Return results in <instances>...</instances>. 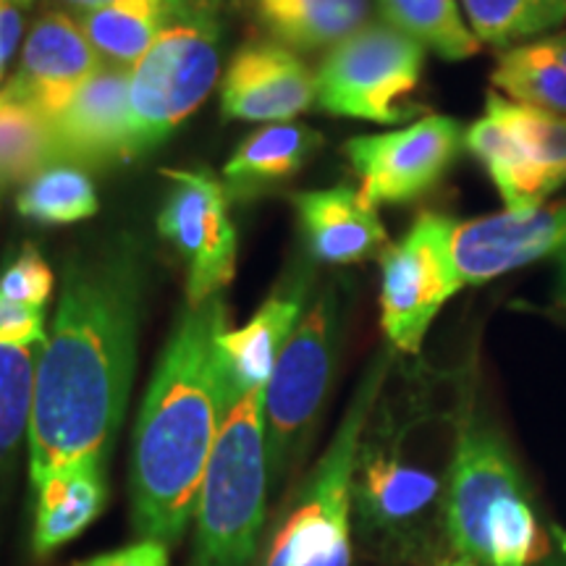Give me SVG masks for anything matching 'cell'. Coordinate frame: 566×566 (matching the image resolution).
<instances>
[{
    "label": "cell",
    "instance_id": "cell-1",
    "mask_svg": "<svg viewBox=\"0 0 566 566\" xmlns=\"http://www.w3.org/2000/svg\"><path fill=\"white\" fill-rule=\"evenodd\" d=\"M145 268L134 244L76 254L42 346L30 424V488L69 464L108 467L137 367Z\"/></svg>",
    "mask_w": 566,
    "mask_h": 566
},
{
    "label": "cell",
    "instance_id": "cell-2",
    "mask_svg": "<svg viewBox=\"0 0 566 566\" xmlns=\"http://www.w3.org/2000/svg\"><path fill=\"white\" fill-rule=\"evenodd\" d=\"M229 325L223 296L187 304L142 399L134 428L129 501L137 541L174 548L195 522L226 407L216 336Z\"/></svg>",
    "mask_w": 566,
    "mask_h": 566
},
{
    "label": "cell",
    "instance_id": "cell-3",
    "mask_svg": "<svg viewBox=\"0 0 566 566\" xmlns=\"http://www.w3.org/2000/svg\"><path fill=\"white\" fill-rule=\"evenodd\" d=\"M441 520L457 556L478 566H535L548 556L516 459L495 430L467 420L446 475Z\"/></svg>",
    "mask_w": 566,
    "mask_h": 566
},
{
    "label": "cell",
    "instance_id": "cell-4",
    "mask_svg": "<svg viewBox=\"0 0 566 566\" xmlns=\"http://www.w3.org/2000/svg\"><path fill=\"white\" fill-rule=\"evenodd\" d=\"M388 370L391 352L378 354L365 370L328 449L289 501L263 566H352L354 475Z\"/></svg>",
    "mask_w": 566,
    "mask_h": 566
},
{
    "label": "cell",
    "instance_id": "cell-5",
    "mask_svg": "<svg viewBox=\"0 0 566 566\" xmlns=\"http://www.w3.org/2000/svg\"><path fill=\"white\" fill-rule=\"evenodd\" d=\"M263 405L258 388L226 415L197 499L192 566L254 564L273 485Z\"/></svg>",
    "mask_w": 566,
    "mask_h": 566
},
{
    "label": "cell",
    "instance_id": "cell-6",
    "mask_svg": "<svg viewBox=\"0 0 566 566\" xmlns=\"http://www.w3.org/2000/svg\"><path fill=\"white\" fill-rule=\"evenodd\" d=\"M221 21L202 0L153 42L132 66L129 160L171 137L205 103L221 74Z\"/></svg>",
    "mask_w": 566,
    "mask_h": 566
},
{
    "label": "cell",
    "instance_id": "cell-7",
    "mask_svg": "<svg viewBox=\"0 0 566 566\" xmlns=\"http://www.w3.org/2000/svg\"><path fill=\"white\" fill-rule=\"evenodd\" d=\"M338 336V296L334 289H323L304 310L265 386L263 417L273 485L281 483L300 454L304 438L321 420L336 373Z\"/></svg>",
    "mask_w": 566,
    "mask_h": 566
},
{
    "label": "cell",
    "instance_id": "cell-8",
    "mask_svg": "<svg viewBox=\"0 0 566 566\" xmlns=\"http://www.w3.org/2000/svg\"><path fill=\"white\" fill-rule=\"evenodd\" d=\"M422 66L424 45L386 21H367L325 53L315 74L317 105L359 122H405L415 108L401 101L417 90Z\"/></svg>",
    "mask_w": 566,
    "mask_h": 566
},
{
    "label": "cell",
    "instance_id": "cell-9",
    "mask_svg": "<svg viewBox=\"0 0 566 566\" xmlns=\"http://www.w3.org/2000/svg\"><path fill=\"white\" fill-rule=\"evenodd\" d=\"M454 223L441 212H420L405 239L380 252V325L396 352H420L443 304L464 289L451 258Z\"/></svg>",
    "mask_w": 566,
    "mask_h": 566
},
{
    "label": "cell",
    "instance_id": "cell-10",
    "mask_svg": "<svg viewBox=\"0 0 566 566\" xmlns=\"http://www.w3.org/2000/svg\"><path fill=\"white\" fill-rule=\"evenodd\" d=\"M171 189L158 216V231L187 265V304L221 296L237 273V229L223 184L208 171H163Z\"/></svg>",
    "mask_w": 566,
    "mask_h": 566
},
{
    "label": "cell",
    "instance_id": "cell-11",
    "mask_svg": "<svg viewBox=\"0 0 566 566\" xmlns=\"http://www.w3.org/2000/svg\"><path fill=\"white\" fill-rule=\"evenodd\" d=\"M462 126L451 116H424L407 129L365 134L346 142L344 153L373 208L401 205L433 189L462 147Z\"/></svg>",
    "mask_w": 566,
    "mask_h": 566
},
{
    "label": "cell",
    "instance_id": "cell-12",
    "mask_svg": "<svg viewBox=\"0 0 566 566\" xmlns=\"http://www.w3.org/2000/svg\"><path fill=\"white\" fill-rule=\"evenodd\" d=\"M566 247V202L454 223L451 258L462 286L488 283Z\"/></svg>",
    "mask_w": 566,
    "mask_h": 566
},
{
    "label": "cell",
    "instance_id": "cell-13",
    "mask_svg": "<svg viewBox=\"0 0 566 566\" xmlns=\"http://www.w3.org/2000/svg\"><path fill=\"white\" fill-rule=\"evenodd\" d=\"M313 103H317L315 74L281 42H247L226 66L221 111L229 122L286 124Z\"/></svg>",
    "mask_w": 566,
    "mask_h": 566
},
{
    "label": "cell",
    "instance_id": "cell-14",
    "mask_svg": "<svg viewBox=\"0 0 566 566\" xmlns=\"http://www.w3.org/2000/svg\"><path fill=\"white\" fill-rule=\"evenodd\" d=\"M307 292L310 273L296 271L273 289L242 328L226 325L216 336V365L226 407L231 409L242 396L268 386L289 338L302 321Z\"/></svg>",
    "mask_w": 566,
    "mask_h": 566
},
{
    "label": "cell",
    "instance_id": "cell-15",
    "mask_svg": "<svg viewBox=\"0 0 566 566\" xmlns=\"http://www.w3.org/2000/svg\"><path fill=\"white\" fill-rule=\"evenodd\" d=\"M103 63L80 19L66 9H51L27 32L11 82L53 126Z\"/></svg>",
    "mask_w": 566,
    "mask_h": 566
},
{
    "label": "cell",
    "instance_id": "cell-16",
    "mask_svg": "<svg viewBox=\"0 0 566 566\" xmlns=\"http://www.w3.org/2000/svg\"><path fill=\"white\" fill-rule=\"evenodd\" d=\"M441 499L443 485L433 472L409 464L396 446L365 436L354 475V509L365 530L386 541H405L441 506Z\"/></svg>",
    "mask_w": 566,
    "mask_h": 566
},
{
    "label": "cell",
    "instance_id": "cell-17",
    "mask_svg": "<svg viewBox=\"0 0 566 566\" xmlns=\"http://www.w3.org/2000/svg\"><path fill=\"white\" fill-rule=\"evenodd\" d=\"M132 69L103 63L53 124V166L97 168L129 160Z\"/></svg>",
    "mask_w": 566,
    "mask_h": 566
},
{
    "label": "cell",
    "instance_id": "cell-18",
    "mask_svg": "<svg viewBox=\"0 0 566 566\" xmlns=\"http://www.w3.org/2000/svg\"><path fill=\"white\" fill-rule=\"evenodd\" d=\"M310 252L331 265H354L384 252L388 237L373 205L349 187L294 197Z\"/></svg>",
    "mask_w": 566,
    "mask_h": 566
},
{
    "label": "cell",
    "instance_id": "cell-19",
    "mask_svg": "<svg viewBox=\"0 0 566 566\" xmlns=\"http://www.w3.org/2000/svg\"><path fill=\"white\" fill-rule=\"evenodd\" d=\"M32 546L40 556L53 554L80 537L108 501V467L95 462L61 467L32 485Z\"/></svg>",
    "mask_w": 566,
    "mask_h": 566
},
{
    "label": "cell",
    "instance_id": "cell-20",
    "mask_svg": "<svg viewBox=\"0 0 566 566\" xmlns=\"http://www.w3.org/2000/svg\"><path fill=\"white\" fill-rule=\"evenodd\" d=\"M202 0H113L103 9L74 13L97 55L132 69L176 19Z\"/></svg>",
    "mask_w": 566,
    "mask_h": 566
},
{
    "label": "cell",
    "instance_id": "cell-21",
    "mask_svg": "<svg viewBox=\"0 0 566 566\" xmlns=\"http://www.w3.org/2000/svg\"><path fill=\"white\" fill-rule=\"evenodd\" d=\"M254 19L292 51H325L370 21V0H252Z\"/></svg>",
    "mask_w": 566,
    "mask_h": 566
},
{
    "label": "cell",
    "instance_id": "cell-22",
    "mask_svg": "<svg viewBox=\"0 0 566 566\" xmlns=\"http://www.w3.org/2000/svg\"><path fill=\"white\" fill-rule=\"evenodd\" d=\"M321 142V132L304 124H268L250 134L226 163V187L233 195H254L271 184L292 179L313 158Z\"/></svg>",
    "mask_w": 566,
    "mask_h": 566
},
{
    "label": "cell",
    "instance_id": "cell-23",
    "mask_svg": "<svg viewBox=\"0 0 566 566\" xmlns=\"http://www.w3.org/2000/svg\"><path fill=\"white\" fill-rule=\"evenodd\" d=\"M464 145L483 163L495 189L504 197L506 210H527L543 205L541 184L530 166L525 145L499 108V95L491 92L485 101V116L478 118L464 134Z\"/></svg>",
    "mask_w": 566,
    "mask_h": 566
},
{
    "label": "cell",
    "instance_id": "cell-24",
    "mask_svg": "<svg viewBox=\"0 0 566 566\" xmlns=\"http://www.w3.org/2000/svg\"><path fill=\"white\" fill-rule=\"evenodd\" d=\"M53 166V126L11 80L0 87V195Z\"/></svg>",
    "mask_w": 566,
    "mask_h": 566
},
{
    "label": "cell",
    "instance_id": "cell-25",
    "mask_svg": "<svg viewBox=\"0 0 566 566\" xmlns=\"http://www.w3.org/2000/svg\"><path fill=\"white\" fill-rule=\"evenodd\" d=\"M42 346L45 344H0V504L13 475L21 443L30 441Z\"/></svg>",
    "mask_w": 566,
    "mask_h": 566
},
{
    "label": "cell",
    "instance_id": "cell-26",
    "mask_svg": "<svg viewBox=\"0 0 566 566\" xmlns=\"http://www.w3.org/2000/svg\"><path fill=\"white\" fill-rule=\"evenodd\" d=\"M491 80L516 105L566 116V66L546 40L501 53Z\"/></svg>",
    "mask_w": 566,
    "mask_h": 566
},
{
    "label": "cell",
    "instance_id": "cell-27",
    "mask_svg": "<svg viewBox=\"0 0 566 566\" xmlns=\"http://www.w3.org/2000/svg\"><path fill=\"white\" fill-rule=\"evenodd\" d=\"M380 17L446 61L472 59L480 42L470 32L457 0H378Z\"/></svg>",
    "mask_w": 566,
    "mask_h": 566
},
{
    "label": "cell",
    "instance_id": "cell-28",
    "mask_svg": "<svg viewBox=\"0 0 566 566\" xmlns=\"http://www.w3.org/2000/svg\"><path fill=\"white\" fill-rule=\"evenodd\" d=\"M462 11L480 45L516 48L558 30L566 21V0H462Z\"/></svg>",
    "mask_w": 566,
    "mask_h": 566
},
{
    "label": "cell",
    "instance_id": "cell-29",
    "mask_svg": "<svg viewBox=\"0 0 566 566\" xmlns=\"http://www.w3.org/2000/svg\"><path fill=\"white\" fill-rule=\"evenodd\" d=\"M17 210L42 226H69L101 210L97 192L82 168L51 166L24 184Z\"/></svg>",
    "mask_w": 566,
    "mask_h": 566
},
{
    "label": "cell",
    "instance_id": "cell-30",
    "mask_svg": "<svg viewBox=\"0 0 566 566\" xmlns=\"http://www.w3.org/2000/svg\"><path fill=\"white\" fill-rule=\"evenodd\" d=\"M499 108L520 134L543 197L554 195L566 181V116L516 105L501 95Z\"/></svg>",
    "mask_w": 566,
    "mask_h": 566
},
{
    "label": "cell",
    "instance_id": "cell-31",
    "mask_svg": "<svg viewBox=\"0 0 566 566\" xmlns=\"http://www.w3.org/2000/svg\"><path fill=\"white\" fill-rule=\"evenodd\" d=\"M55 286L53 268L34 244H24L17 258L0 273V294L13 302L45 307Z\"/></svg>",
    "mask_w": 566,
    "mask_h": 566
},
{
    "label": "cell",
    "instance_id": "cell-32",
    "mask_svg": "<svg viewBox=\"0 0 566 566\" xmlns=\"http://www.w3.org/2000/svg\"><path fill=\"white\" fill-rule=\"evenodd\" d=\"M45 313L42 307L13 302L0 294V344L34 346L45 344Z\"/></svg>",
    "mask_w": 566,
    "mask_h": 566
},
{
    "label": "cell",
    "instance_id": "cell-33",
    "mask_svg": "<svg viewBox=\"0 0 566 566\" xmlns=\"http://www.w3.org/2000/svg\"><path fill=\"white\" fill-rule=\"evenodd\" d=\"M74 566H171V548L155 541H134L124 548L82 558Z\"/></svg>",
    "mask_w": 566,
    "mask_h": 566
},
{
    "label": "cell",
    "instance_id": "cell-34",
    "mask_svg": "<svg viewBox=\"0 0 566 566\" xmlns=\"http://www.w3.org/2000/svg\"><path fill=\"white\" fill-rule=\"evenodd\" d=\"M558 258V281H556V302L566 310V247L556 254Z\"/></svg>",
    "mask_w": 566,
    "mask_h": 566
},
{
    "label": "cell",
    "instance_id": "cell-35",
    "mask_svg": "<svg viewBox=\"0 0 566 566\" xmlns=\"http://www.w3.org/2000/svg\"><path fill=\"white\" fill-rule=\"evenodd\" d=\"M113 3V0H61V6L71 13H84V11H95L103 9V6Z\"/></svg>",
    "mask_w": 566,
    "mask_h": 566
},
{
    "label": "cell",
    "instance_id": "cell-36",
    "mask_svg": "<svg viewBox=\"0 0 566 566\" xmlns=\"http://www.w3.org/2000/svg\"><path fill=\"white\" fill-rule=\"evenodd\" d=\"M543 40L548 42V48L554 51L556 59L566 66V32H558V34H554V38H543Z\"/></svg>",
    "mask_w": 566,
    "mask_h": 566
},
{
    "label": "cell",
    "instance_id": "cell-37",
    "mask_svg": "<svg viewBox=\"0 0 566 566\" xmlns=\"http://www.w3.org/2000/svg\"><path fill=\"white\" fill-rule=\"evenodd\" d=\"M11 55L3 51V45H0V82H3V74H6V66H9Z\"/></svg>",
    "mask_w": 566,
    "mask_h": 566
},
{
    "label": "cell",
    "instance_id": "cell-38",
    "mask_svg": "<svg viewBox=\"0 0 566 566\" xmlns=\"http://www.w3.org/2000/svg\"><path fill=\"white\" fill-rule=\"evenodd\" d=\"M441 566H478V564H472V562H467V558L457 556V558H451V562H443Z\"/></svg>",
    "mask_w": 566,
    "mask_h": 566
},
{
    "label": "cell",
    "instance_id": "cell-39",
    "mask_svg": "<svg viewBox=\"0 0 566 566\" xmlns=\"http://www.w3.org/2000/svg\"><path fill=\"white\" fill-rule=\"evenodd\" d=\"M19 3H21V6H24V9H27V6H32V3H34V0H19Z\"/></svg>",
    "mask_w": 566,
    "mask_h": 566
}]
</instances>
